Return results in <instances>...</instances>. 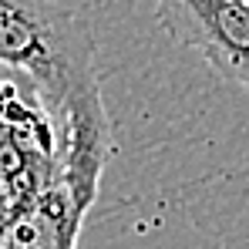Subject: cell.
Here are the masks:
<instances>
[{
    "instance_id": "cell-1",
    "label": "cell",
    "mask_w": 249,
    "mask_h": 249,
    "mask_svg": "<svg viewBox=\"0 0 249 249\" xmlns=\"http://www.w3.org/2000/svg\"><path fill=\"white\" fill-rule=\"evenodd\" d=\"M0 68L31 78L54 124L101 98L94 34L54 0H0Z\"/></svg>"
},
{
    "instance_id": "cell-2",
    "label": "cell",
    "mask_w": 249,
    "mask_h": 249,
    "mask_svg": "<svg viewBox=\"0 0 249 249\" xmlns=\"http://www.w3.org/2000/svg\"><path fill=\"white\" fill-rule=\"evenodd\" d=\"M115 155L108 111L81 115L61 131V165L3 226L0 249H78L84 215L91 212L105 165Z\"/></svg>"
},
{
    "instance_id": "cell-3",
    "label": "cell",
    "mask_w": 249,
    "mask_h": 249,
    "mask_svg": "<svg viewBox=\"0 0 249 249\" xmlns=\"http://www.w3.org/2000/svg\"><path fill=\"white\" fill-rule=\"evenodd\" d=\"M57 165V124L34 84L24 81L0 108V226L54 178Z\"/></svg>"
},
{
    "instance_id": "cell-4",
    "label": "cell",
    "mask_w": 249,
    "mask_h": 249,
    "mask_svg": "<svg viewBox=\"0 0 249 249\" xmlns=\"http://www.w3.org/2000/svg\"><path fill=\"white\" fill-rule=\"evenodd\" d=\"M155 17L168 41L196 51L222 81L249 94L246 0H155Z\"/></svg>"
},
{
    "instance_id": "cell-5",
    "label": "cell",
    "mask_w": 249,
    "mask_h": 249,
    "mask_svg": "<svg viewBox=\"0 0 249 249\" xmlns=\"http://www.w3.org/2000/svg\"><path fill=\"white\" fill-rule=\"evenodd\" d=\"M246 3H249V0H246Z\"/></svg>"
}]
</instances>
